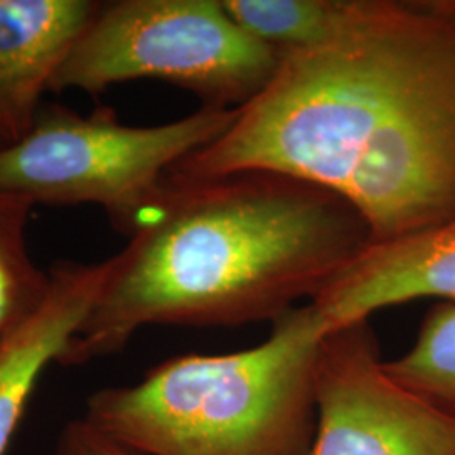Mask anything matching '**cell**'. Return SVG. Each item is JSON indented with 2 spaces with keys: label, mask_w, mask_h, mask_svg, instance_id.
Wrapping results in <instances>:
<instances>
[{
  "label": "cell",
  "mask_w": 455,
  "mask_h": 455,
  "mask_svg": "<svg viewBox=\"0 0 455 455\" xmlns=\"http://www.w3.org/2000/svg\"><path fill=\"white\" fill-rule=\"evenodd\" d=\"M243 171L341 196L373 244L455 220V0H371L334 41L282 52L231 127L164 180Z\"/></svg>",
  "instance_id": "6da1fadb"
},
{
  "label": "cell",
  "mask_w": 455,
  "mask_h": 455,
  "mask_svg": "<svg viewBox=\"0 0 455 455\" xmlns=\"http://www.w3.org/2000/svg\"><path fill=\"white\" fill-rule=\"evenodd\" d=\"M129 238L58 364L112 356L147 325L275 323L373 244L341 196L272 171L163 180Z\"/></svg>",
  "instance_id": "7a4b0ae2"
},
{
  "label": "cell",
  "mask_w": 455,
  "mask_h": 455,
  "mask_svg": "<svg viewBox=\"0 0 455 455\" xmlns=\"http://www.w3.org/2000/svg\"><path fill=\"white\" fill-rule=\"evenodd\" d=\"M327 332L307 302L250 349L176 356L133 385L95 391L83 419L142 455H309Z\"/></svg>",
  "instance_id": "3957f363"
},
{
  "label": "cell",
  "mask_w": 455,
  "mask_h": 455,
  "mask_svg": "<svg viewBox=\"0 0 455 455\" xmlns=\"http://www.w3.org/2000/svg\"><path fill=\"white\" fill-rule=\"evenodd\" d=\"M280 58L233 20L223 0L100 2L51 92L98 95L147 78L195 93L203 107L236 110L270 83Z\"/></svg>",
  "instance_id": "277c9868"
},
{
  "label": "cell",
  "mask_w": 455,
  "mask_h": 455,
  "mask_svg": "<svg viewBox=\"0 0 455 455\" xmlns=\"http://www.w3.org/2000/svg\"><path fill=\"white\" fill-rule=\"evenodd\" d=\"M236 114L201 107L171 124L132 127L108 107L90 115L48 107L22 140L0 150V191L33 204H98L131 236L165 174L223 135Z\"/></svg>",
  "instance_id": "5b68a950"
},
{
  "label": "cell",
  "mask_w": 455,
  "mask_h": 455,
  "mask_svg": "<svg viewBox=\"0 0 455 455\" xmlns=\"http://www.w3.org/2000/svg\"><path fill=\"white\" fill-rule=\"evenodd\" d=\"M370 321L329 331L315 366L309 455H455V420L398 385Z\"/></svg>",
  "instance_id": "8992f818"
},
{
  "label": "cell",
  "mask_w": 455,
  "mask_h": 455,
  "mask_svg": "<svg viewBox=\"0 0 455 455\" xmlns=\"http://www.w3.org/2000/svg\"><path fill=\"white\" fill-rule=\"evenodd\" d=\"M425 297L455 302V220L371 244L312 304L334 331Z\"/></svg>",
  "instance_id": "52a82bcc"
},
{
  "label": "cell",
  "mask_w": 455,
  "mask_h": 455,
  "mask_svg": "<svg viewBox=\"0 0 455 455\" xmlns=\"http://www.w3.org/2000/svg\"><path fill=\"white\" fill-rule=\"evenodd\" d=\"M98 5L92 0H0V150L33 129L41 98Z\"/></svg>",
  "instance_id": "ba28073f"
},
{
  "label": "cell",
  "mask_w": 455,
  "mask_h": 455,
  "mask_svg": "<svg viewBox=\"0 0 455 455\" xmlns=\"http://www.w3.org/2000/svg\"><path fill=\"white\" fill-rule=\"evenodd\" d=\"M112 259L58 261L41 306L0 342V455L7 454L44 370L60 363L97 302Z\"/></svg>",
  "instance_id": "9c48e42d"
},
{
  "label": "cell",
  "mask_w": 455,
  "mask_h": 455,
  "mask_svg": "<svg viewBox=\"0 0 455 455\" xmlns=\"http://www.w3.org/2000/svg\"><path fill=\"white\" fill-rule=\"evenodd\" d=\"M233 20L280 52L315 48L346 33L371 0H223Z\"/></svg>",
  "instance_id": "30bf717a"
},
{
  "label": "cell",
  "mask_w": 455,
  "mask_h": 455,
  "mask_svg": "<svg viewBox=\"0 0 455 455\" xmlns=\"http://www.w3.org/2000/svg\"><path fill=\"white\" fill-rule=\"evenodd\" d=\"M383 366L398 385L455 420V302L428 310L413 346Z\"/></svg>",
  "instance_id": "8fae6325"
},
{
  "label": "cell",
  "mask_w": 455,
  "mask_h": 455,
  "mask_svg": "<svg viewBox=\"0 0 455 455\" xmlns=\"http://www.w3.org/2000/svg\"><path fill=\"white\" fill-rule=\"evenodd\" d=\"M33 203L0 191V342L44 300L49 272L34 263L28 248Z\"/></svg>",
  "instance_id": "7c38bea8"
},
{
  "label": "cell",
  "mask_w": 455,
  "mask_h": 455,
  "mask_svg": "<svg viewBox=\"0 0 455 455\" xmlns=\"http://www.w3.org/2000/svg\"><path fill=\"white\" fill-rule=\"evenodd\" d=\"M52 455H142L112 439L86 419H76L61 428Z\"/></svg>",
  "instance_id": "4fadbf2b"
}]
</instances>
